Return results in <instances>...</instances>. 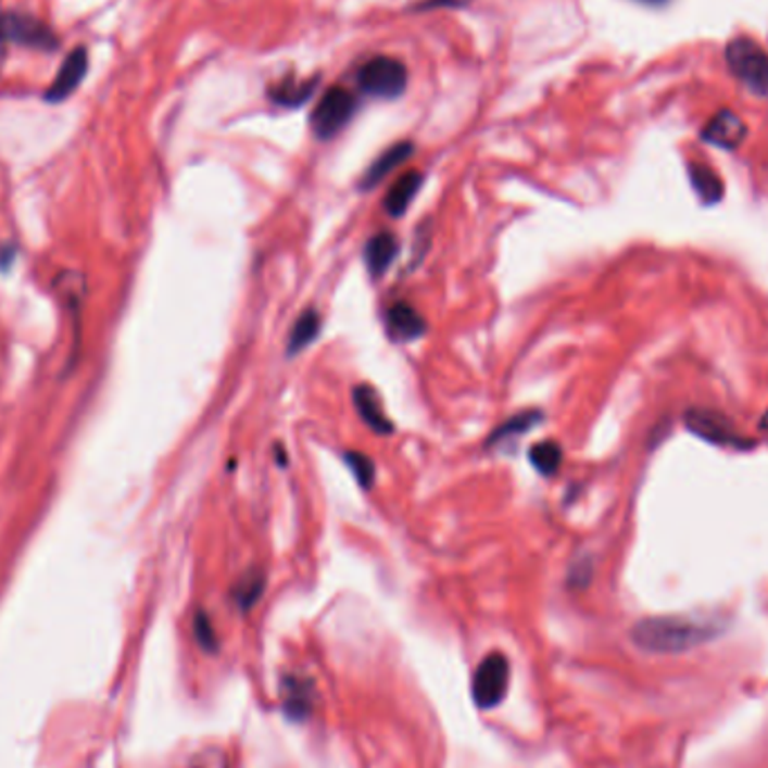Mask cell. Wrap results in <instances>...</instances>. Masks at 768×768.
Instances as JSON below:
<instances>
[{
	"label": "cell",
	"mask_w": 768,
	"mask_h": 768,
	"mask_svg": "<svg viewBox=\"0 0 768 768\" xmlns=\"http://www.w3.org/2000/svg\"><path fill=\"white\" fill-rule=\"evenodd\" d=\"M357 111L355 95L344 86L328 88L311 115V128L317 140H330L353 119Z\"/></svg>",
	"instance_id": "obj_4"
},
{
	"label": "cell",
	"mask_w": 768,
	"mask_h": 768,
	"mask_svg": "<svg viewBox=\"0 0 768 768\" xmlns=\"http://www.w3.org/2000/svg\"><path fill=\"white\" fill-rule=\"evenodd\" d=\"M643 3H652V5H658V3H665V0H643Z\"/></svg>",
	"instance_id": "obj_28"
},
{
	"label": "cell",
	"mask_w": 768,
	"mask_h": 768,
	"mask_svg": "<svg viewBox=\"0 0 768 768\" xmlns=\"http://www.w3.org/2000/svg\"><path fill=\"white\" fill-rule=\"evenodd\" d=\"M688 174H690V182H692L696 196L701 198V203H704V205H717L719 200L723 198V180L719 178L717 172L710 169L708 164L690 162L688 164Z\"/></svg>",
	"instance_id": "obj_16"
},
{
	"label": "cell",
	"mask_w": 768,
	"mask_h": 768,
	"mask_svg": "<svg viewBox=\"0 0 768 768\" xmlns=\"http://www.w3.org/2000/svg\"><path fill=\"white\" fill-rule=\"evenodd\" d=\"M317 77L315 79H294V77H288L279 84H275L270 88V99L277 104V106H284V109H299L302 104H306L311 95L315 92V86H317Z\"/></svg>",
	"instance_id": "obj_17"
},
{
	"label": "cell",
	"mask_w": 768,
	"mask_h": 768,
	"mask_svg": "<svg viewBox=\"0 0 768 768\" xmlns=\"http://www.w3.org/2000/svg\"><path fill=\"white\" fill-rule=\"evenodd\" d=\"M193 633H196V641L198 645L203 647L205 652H216L218 650V639H216V631H214V625L210 620V616L205 612H198L196 618H193Z\"/></svg>",
	"instance_id": "obj_23"
},
{
	"label": "cell",
	"mask_w": 768,
	"mask_h": 768,
	"mask_svg": "<svg viewBox=\"0 0 768 768\" xmlns=\"http://www.w3.org/2000/svg\"><path fill=\"white\" fill-rule=\"evenodd\" d=\"M591 576H593V564L591 559H580L571 566V574H569V587L574 589H582L591 582Z\"/></svg>",
	"instance_id": "obj_25"
},
{
	"label": "cell",
	"mask_w": 768,
	"mask_h": 768,
	"mask_svg": "<svg viewBox=\"0 0 768 768\" xmlns=\"http://www.w3.org/2000/svg\"><path fill=\"white\" fill-rule=\"evenodd\" d=\"M420 185H423V174H418V172H407V174L400 176L385 196V212L391 218L403 216L410 210L412 200L416 198Z\"/></svg>",
	"instance_id": "obj_15"
},
{
	"label": "cell",
	"mask_w": 768,
	"mask_h": 768,
	"mask_svg": "<svg viewBox=\"0 0 768 768\" xmlns=\"http://www.w3.org/2000/svg\"><path fill=\"white\" fill-rule=\"evenodd\" d=\"M191 768H229L227 755L221 748H205L193 755Z\"/></svg>",
	"instance_id": "obj_24"
},
{
	"label": "cell",
	"mask_w": 768,
	"mask_h": 768,
	"mask_svg": "<svg viewBox=\"0 0 768 768\" xmlns=\"http://www.w3.org/2000/svg\"><path fill=\"white\" fill-rule=\"evenodd\" d=\"M86 73H88V52L84 48H77L75 52H71L68 56L63 59L54 81L50 84V88L46 92L48 102L59 104V102H63V99H68L79 88Z\"/></svg>",
	"instance_id": "obj_10"
},
{
	"label": "cell",
	"mask_w": 768,
	"mask_h": 768,
	"mask_svg": "<svg viewBox=\"0 0 768 768\" xmlns=\"http://www.w3.org/2000/svg\"><path fill=\"white\" fill-rule=\"evenodd\" d=\"M427 324L423 315L407 302H398L387 311V330L395 342H412L418 340L425 332Z\"/></svg>",
	"instance_id": "obj_12"
},
{
	"label": "cell",
	"mask_w": 768,
	"mask_h": 768,
	"mask_svg": "<svg viewBox=\"0 0 768 768\" xmlns=\"http://www.w3.org/2000/svg\"><path fill=\"white\" fill-rule=\"evenodd\" d=\"M357 88L378 99H395L407 88V68L395 56H374L357 71Z\"/></svg>",
	"instance_id": "obj_3"
},
{
	"label": "cell",
	"mask_w": 768,
	"mask_h": 768,
	"mask_svg": "<svg viewBox=\"0 0 768 768\" xmlns=\"http://www.w3.org/2000/svg\"><path fill=\"white\" fill-rule=\"evenodd\" d=\"M395 256H398V241L391 231H378L376 237L366 241L364 263L374 279H380L391 268Z\"/></svg>",
	"instance_id": "obj_14"
},
{
	"label": "cell",
	"mask_w": 768,
	"mask_h": 768,
	"mask_svg": "<svg viewBox=\"0 0 768 768\" xmlns=\"http://www.w3.org/2000/svg\"><path fill=\"white\" fill-rule=\"evenodd\" d=\"M726 629L728 622L719 616H652L633 625L631 641L650 654H683L719 639Z\"/></svg>",
	"instance_id": "obj_1"
},
{
	"label": "cell",
	"mask_w": 768,
	"mask_h": 768,
	"mask_svg": "<svg viewBox=\"0 0 768 768\" xmlns=\"http://www.w3.org/2000/svg\"><path fill=\"white\" fill-rule=\"evenodd\" d=\"M465 3H470V0H425L423 5H418V10H433V8H461Z\"/></svg>",
	"instance_id": "obj_26"
},
{
	"label": "cell",
	"mask_w": 768,
	"mask_h": 768,
	"mask_svg": "<svg viewBox=\"0 0 768 768\" xmlns=\"http://www.w3.org/2000/svg\"><path fill=\"white\" fill-rule=\"evenodd\" d=\"M726 63L751 92L768 97V52L748 37H734L726 46Z\"/></svg>",
	"instance_id": "obj_2"
},
{
	"label": "cell",
	"mask_w": 768,
	"mask_h": 768,
	"mask_svg": "<svg viewBox=\"0 0 768 768\" xmlns=\"http://www.w3.org/2000/svg\"><path fill=\"white\" fill-rule=\"evenodd\" d=\"M562 448L555 441H544L530 448V463L542 477H553L562 465Z\"/></svg>",
	"instance_id": "obj_21"
},
{
	"label": "cell",
	"mask_w": 768,
	"mask_h": 768,
	"mask_svg": "<svg viewBox=\"0 0 768 768\" xmlns=\"http://www.w3.org/2000/svg\"><path fill=\"white\" fill-rule=\"evenodd\" d=\"M263 591H265V574L261 569H252L245 576H241V580L231 591V597L239 609L250 612L261 600Z\"/></svg>",
	"instance_id": "obj_20"
},
{
	"label": "cell",
	"mask_w": 768,
	"mask_h": 768,
	"mask_svg": "<svg viewBox=\"0 0 768 768\" xmlns=\"http://www.w3.org/2000/svg\"><path fill=\"white\" fill-rule=\"evenodd\" d=\"M344 461L347 465L351 467V473L355 475L357 483L364 488V490H369L374 486V479H376V465L374 461L362 454V452H347L344 454Z\"/></svg>",
	"instance_id": "obj_22"
},
{
	"label": "cell",
	"mask_w": 768,
	"mask_h": 768,
	"mask_svg": "<svg viewBox=\"0 0 768 768\" xmlns=\"http://www.w3.org/2000/svg\"><path fill=\"white\" fill-rule=\"evenodd\" d=\"M353 403L355 410L360 414V418L369 425L380 437H387V433L393 431V425L389 420V416L382 410V398L380 393L372 387V385H360L353 389Z\"/></svg>",
	"instance_id": "obj_11"
},
{
	"label": "cell",
	"mask_w": 768,
	"mask_h": 768,
	"mask_svg": "<svg viewBox=\"0 0 768 768\" xmlns=\"http://www.w3.org/2000/svg\"><path fill=\"white\" fill-rule=\"evenodd\" d=\"M685 427L701 441L719 448H751V441L732 427V423L710 410H690L685 414Z\"/></svg>",
	"instance_id": "obj_7"
},
{
	"label": "cell",
	"mask_w": 768,
	"mask_h": 768,
	"mask_svg": "<svg viewBox=\"0 0 768 768\" xmlns=\"http://www.w3.org/2000/svg\"><path fill=\"white\" fill-rule=\"evenodd\" d=\"M319 330H322V317H319V313H317L315 309L304 311L302 315H299V319L294 322V326H292V330H290V338H288V355L302 353L311 342L317 340Z\"/></svg>",
	"instance_id": "obj_18"
},
{
	"label": "cell",
	"mask_w": 768,
	"mask_h": 768,
	"mask_svg": "<svg viewBox=\"0 0 768 768\" xmlns=\"http://www.w3.org/2000/svg\"><path fill=\"white\" fill-rule=\"evenodd\" d=\"M511 685V663L501 652L488 654L475 672L473 679V698L477 708L490 710L496 708L506 698Z\"/></svg>",
	"instance_id": "obj_5"
},
{
	"label": "cell",
	"mask_w": 768,
	"mask_h": 768,
	"mask_svg": "<svg viewBox=\"0 0 768 768\" xmlns=\"http://www.w3.org/2000/svg\"><path fill=\"white\" fill-rule=\"evenodd\" d=\"M746 133L748 128L744 119L738 113L723 109L704 126V130H701V140L713 147L732 151L746 140Z\"/></svg>",
	"instance_id": "obj_9"
},
{
	"label": "cell",
	"mask_w": 768,
	"mask_h": 768,
	"mask_svg": "<svg viewBox=\"0 0 768 768\" xmlns=\"http://www.w3.org/2000/svg\"><path fill=\"white\" fill-rule=\"evenodd\" d=\"M0 41H10L27 48L52 50L56 48L54 32L39 18L29 14L0 12Z\"/></svg>",
	"instance_id": "obj_6"
},
{
	"label": "cell",
	"mask_w": 768,
	"mask_h": 768,
	"mask_svg": "<svg viewBox=\"0 0 768 768\" xmlns=\"http://www.w3.org/2000/svg\"><path fill=\"white\" fill-rule=\"evenodd\" d=\"M279 694H281V708L288 719L304 721L311 717L317 701V690L311 679L284 677Z\"/></svg>",
	"instance_id": "obj_8"
},
{
	"label": "cell",
	"mask_w": 768,
	"mask_h": 768,
	"mask_svg": "<svg viewBox=\"0 0 768 768\" xmlns=\"http://www.w3.org/2000/svg\"><path fill=\"white\" fill-rule=\"evenodd\" d=\"M412 155H414V144L412 142H398V144L389 147L382 155H378V160H374V164L369 166V169H366L360 187L362 189L378 187L393 169H398L400 164H405Z\"/></svg>",
	"instance_id": "obj_13"
},
{
	"label": "cell",
	"mask_w": 768,
	"mask_h": 768,
	"mask_svg": "<svg viewBox=\"0 0 768 768\" xmlns=\"http://www.w3.org/2000/svg\"><path fill=\"white\" fill-rule=\"evenodd\" d=\"M759 427H761V429H768V410H766V414L761 416V423H759Z\"/></svg>",
	"instance_id": "obj_27"
},
{
	"label": "cell",
	"mask_w": 768,
	"mask_h": 768,
	"mask_svg": "<svg viewBox=\"0 0 768 768\" xmlns=\"http://www.w3.org/2000/svg\"><path fill=\"white\" fill-rule=\"evenodd\" d=\"M542 412L540 410H526V412H519L515 416H511L508 420L501 423L492 433H490V445H496L501 441H511V439H517L521 437V433L530 431V429H536L540 423H542Z\"/></svg>",
	"instance_id": "obj_19"
}]
</instances>
